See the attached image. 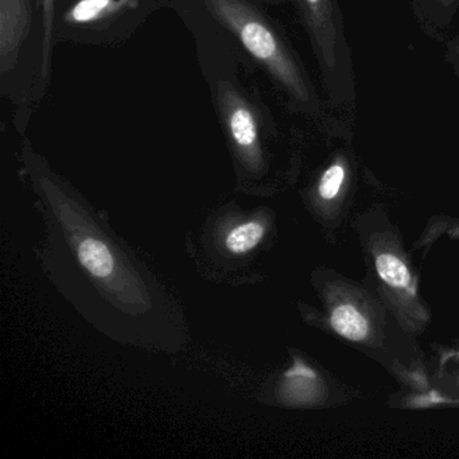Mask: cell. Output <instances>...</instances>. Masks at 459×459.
Instances as JSON below:
<instances>
[{
  "instance_id": "7a4b0ae2",
  "label": "cell",
  "mask_w": 459,
  "mask_h": 459,
  "mask_svg": "<svg viewBox=\"0 0 459 459\" xmlns=\"http://www.w3.org/2000/svg\"><path fill=\"white\" fill-rule=\"evenodd\" d=\"M222 117L230 138L247 157H254L257 150V123L248 104L232 88H221L220 95Z\"/></svg>"
},
{
  "instance_id": "277c9868",
  "label": "cell",
  "mask_w": 459,
  "mask_h": 459,
  "mask_svg": "<svg viewBox=\"0 0 459 459\" xmlns=\"http://www.w3.org/2000/svg\"><path fill=\"white\" fill-rule=\"evenodd\" d=\"M82 267L96 278L106 279L115 271V257L106 243L98 238H88L77 249Z\"/></svg>"
},
{
  "instance_id": "8992f818",
  "label": "cell",
  "mask_w": 459,
  "mask_h": 459,
  "mask_svg": "<svg viewBox=\"0 0 459 459\" xmlns=\"http://www.w3.org/2000/svg\"><path fill=\"white\" fill-rule=\"evenodd\" d=\"M264 236V227L260 222L251 221L233 228L227 238L225 247L232 254H246L254 249Z\"/></svg>"
},
{
  "instance_id": "52a82bcc",
  "label": "cell",
  "mask_w": 459,
  "mask_h": 459,
  "mask_svg": "<svg viewBox=\"0 0 459 459\" xmlns=\"http://www.w3.org/2000/svg\"><path fill=\"white\" fill-rule=\"evenodd\" d=\"M378 275L385 283L394 287H408L411 283V273L407 265L391 254H383L376 260Z\"/></svg>"
},
{
  "instance_id": "30bf717a",
  "label": "cell",
  "mask_w": 459,
  "mask_h": 459,
  "mask_svg": "<svg viewBox=\"0 0 459 459\" xmlns=\"http://www.w3.org/2000/svg\"><path fill=\"white\" fill-rule=\"evenodd\" d=\"M53 4L55 0H44L45 15H47V47H49L50 34H52V14H53Z\"/></svg>"
},
{
  "instance_id": "ba28073f",
  "label": "cell",
  "mask_w": 459,
  "mask_h": 459,
  "mask_svg": "<svg viewBox=\"0 0 459 459\" xmlns=\"http://www.w3.org/2000/svg\"><path fill=\"white\" fill-rule=\"evenodd\" d=\"M115 6L114 0H80L69 15L77 23L92 22L108 14Z\"/></svg>"
},
{
  "instance_id": "3957f363",
  "label": "cell",
  "mask_w": 459,
  "mask_h": 459,
  "mask_svg": "<svg viewBox=\"0 0 459 459\" xmlns=\"http://www.w3.org/2000/svg\"><path fill=\"white\" fill-rule=\"evenodd\" d=\"M0 49L4 71H6L7 61L12 63V56L17 53L26 29L29 26V10L26 0H2L0 2Z\"/></svg>"
},
{
  "instance_id": "8fae6325",
  "label": "cell",
  "mask_w": 459,
  "mask_h": 459,
  "mask_svg": "<svg viewBox=\"0 0 459 459\" xmlns=\"http://www.w3.org/2000/svg\"><path fill=\"white\" fill-rule=\"evenodd\" d=\"M306 2H308V4H313L314 6V4H318L319 0H306Z\"/></svg>"
},
{
  "instance_id": "5b68a950",
  "label": "cell",
  "mask_w": 459,
  "mask_h": 459,
  "mask_svg": "<svg viewBox=\"0 0 459 459\" xmlns=\"http://www.w3.org/2000/svg\"><path fill=\"white\" fill-rule=\"evenodd\" d=\"M333 329L351 341L364 340L368 335V322L365 316L354 306L342 305L332 314Z\"/></svg>"
},
{
  "instance_id": "6da1fadb",
  "label": "cell",
  "mask_w": 459,
  "mask_h": 459,
  "mask_svg": "<svg viewBox=\"0 0 459 459\" xmlns=\"http://www.w3.org/2000/svg\"><path fill=\"white\" fill-rule=\"evenodd\" d=\"M220 22L224 23L255 58L264 64L283 82H292V69L287 63L275 34L255 14L244 0H206Z\"/></svg>"
},
{
  "instance_id": "9c48e42d",
  "label": "cell",
  "mask_w": 459,
  "mask_h": 459,
  "mask_svg": "<svg viewBox=\"0 0 459 459\" xmlns=\"http://www.w3.org/2000/svg\"><path fill=\"white\" fill-rule=\"evenodd\" d=\"M343 169L340 165L332 166L329 170L322 177L321 185H319V195L325 200H332L340 192L341 185L343 182Z\"/></svg>"
}]
</instances>
